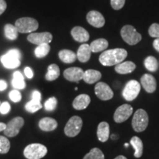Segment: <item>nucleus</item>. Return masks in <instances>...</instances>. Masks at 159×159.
Instances as JSON below:
<instances>
[{
	"mask_svg": "<svg viewBox=\"0 0 159 159\" xmlns=\"http://www.w3.org/2000/svg\"><path fill=\"white\" fill-rule=\"evenodd\" d=\"M128 56V52L125 49L116 48L103 52L99 57L100 63L105 66H112L122 63Z\"/></svg>",
	"mask_w": 159,
	"mask_h": 159,
	"instance_id": "obj_1",
	"label": "nucleus"
},
{
	"mask_svg": "<svg viewBox=\"0 0 159 159\" xmlns=\"http://www.w3.org/2000/svg\"><path fill=\"white\" fill-rule=\"evenodd\" d=\"M21 54L19 49H12L0 57V61L6 69H13L19 67L21 64Z\"/></svg>",
	"mask_w": 159,
	"mask_h": 159,
	"instance_id": "obj_2",
	"label": "nucleus"
},
{
	"mask_svg": "<svg viewBox=\"0 0 159 159\" xmlns=\"http://www.w3.org/2000/svg\"><path fill=\"white\" fill-rule=\"evenodd\" d=\"M47 151L44 145L34 143L26 147L24 150V156L27 159H41L47 155Z\"/></svg>",
	"mask_w": 159,
	"mask_h": 159,
	"instance_id": "obj_3",
	"label": "nucleus"
},
{
	"mask_svg": "<svg viewBox=\"0 0 159 159\" xmlns=\"http://www.w3.org/2000/svg\"><path fill=\"white\" fill-rule=\"evenodd\" d=\"M15 27L21 33H31L39 28V22L37 20L30 17H23L16 20Z\"/></svg>",
	"mask_w": 159,
	"mask_h": 159,
	"instance_id": "obj_4",
	"label": "nucleus"
},
{
	"mask_svg": "<svg viewBox=\"0 0 159 159\" xmlns=\"http://www.w3.org/2000/svg\"><path fill=\"white\" fill-rule=\"evenodd\" d=\"M149 118L148 113L143 109L137 110L132 119V126L136 132L140 133L146 130L148 128Z\"/></svg>",
	"mask_w": 159,
	"mask_h": 159,
	"instance_id": "obj_5",
	"label": "nucleus"
},
{
	"mask_svg": "<svg viewBox=\"0 0 159 159\" xmlns=\"http://www.w3.org/2000/svg\"><path fill=\"white\" fill-rule=\"evenodd\" d=\"M121 36L129 45H136L142 41V35L131 25H125L121 30Z\"/></svg>",
	"mask_w": 159,
	"mask_h": 159,
	"instance_id": "obj_6",
	"label": "nucleus"
},
{
	"mask_svg": "<svg viewBox=\"0 0 159 159\" xmlns=\"http://www.w3.org/2000/svg\"><path fill=\"white\" fill-rule=\"evenodd\" d=\"M83 127V120L78 116L71 117L67 122L64 128L66 136L68 137H75L80 132Z\"/></svg>",
	"mask_w": 159,
	"mask_h": 159,
	"instance_id": "obj_7",
	"label": "nucleus"
},
{
	"mask_svg": "<svg viewBox=\"0 0 159 159\" xmlns=\"http://www.w3.org/2000/svg\"><path fill=\"white\" fill-rule=\"evenodd\" d=\"M141 91V84L138 81L131 80L125 85L122 91V96L127 101H133L138 97Z\"/></svg>",
	"mask_w": 159,
	"mask_h": 159,
	"instance_id": "obj_8",
	"label": "nucleus"
},
{
	"mask_svg": "<svg viewBox=\"0 0 159 159\" xmlns=\"http://www.w3.org/2000/svg\"><path fill=\"white\" fill-rule=\"evenodd\" d=\"M25 120L22 117L17 116L12 119L6 125V128L4 130V134L7 137H15L19 134L21 128L24 126Z\"/></svg>",
	"mask_w": 159,
	"mask_h": 159,
	"instance_id": "obj_9",
	"label": "nucleus"
},
{
	"mask_svg": "<svg viewBox=\"0 0 159 159\" xmlns=\"http://www.w3.org/2000/svg\"><path fill=\"white\" fill-rule=\"evenodd\" d=\"M95 94L99 99L103 101L109 100L114 97V92L108 84L104 82L97 83L94 88Z\"/></svg>",
	"mask_w": 159,
	"mask_h": 159,
	"instance_id": "obj_10",
	"label": "nucleus"
},
{
	"mask_svg": "<svg viewBox=\"0 0 159 159\" xmlns=\"http://www.w3.org/2000/svg\"><path fill=\"white\" fill-rule=\"evenodd\" d=\"M133 111L134 109L132 106L128 104H124L119 106L115 111L114 115L115 122L122 123L125 122L132 115Z\"/></svg>",
	"mask_w": 159,
	"mask_h": 159,
	"instance_id": "obj_11",
	"label": "nucleus"
},
{
	"mask_svg": "<svg viewBox=\"0 0 159 159\" xmlns=\"http://www.w3.org/2000/svg\"><path fill=\"white\" fill-rule=\"evenodd\" d=\"M27 40L32 43L41 45L43 43H49L52 41V35L48 32L43 33H32L27 36Z\"/></svg>",
	"mask_w": 159,
	"mask_h": 159,
	"instance_id": "obj_12",
	"label": "nucleus"
},
{
	"mask_svg": "<svg viewBox=\"0 0 159 159\" xmlns=\"http://www.w3.org/2000/svg\"><path fill=\"white\" fill-rule=\"evenodd\" d=\"M86 19L89 25L96 28H101L105 25V20L103 16L97 11H89L86 16Z\"/></svg>",
	"mask_w": 159,
	"mask_h": 159,
	"instance_id": "obj_13",
	"label": "nucleus"
},
{
	"mask_svg": "<svg viewBox=\"0 0 159 159\" xmlns=\"http://www.w3.org/2000/svg\"><path fill=\"white\" fill-rule=\"evenodd\" d=\"M84 71L79 67H70L63 71V76L70 82L78 83L83 79Z\"/></svg>",
	"mask_w": 159,
	"mask_h": 159,
	"instance_id": "obj_14",
	"label": "nucleus"
},
{
	"mask_svg": "<svg viewBox=\"0 0 159 159\" xmlns=\"http://www.w3.org/2000/svg\"><path fill=\"white\" fill-rule=\"evenodd\" d=\"M141 84L148 93H153L156 90L157 83L156 78L150 74H144L141 77Z\"/></svg>",
	"mask_w": 159,
	"mask_h": 159,
	"instance_id": "obj_15",
	"label": "nucleus"
},
{
	"mask_svg": "<svg viewBox=\"0 0 159 159\" xmlns=\"http://www.w3.org/2000/svg\"><path fill=\"white\" fill-rule=\"evenodd\" d=\"M71 36L77 42L84 43L89 41V33L82 27H75L71 31Z\"/></svg>",
	"mask_w": 159,
	"mask_h": 159,
	"instance_id": "obj_16",
	"label": "nucleus"
},
{
	"mask_svg": "<svg viewBox=\"0 0 159 159\" xmlns=\"http://www.w3.org/2000/svg\"><path fill=\"white\" fill-rule=\"evenodd\" d=\"M91 102V98L88 94H80L74 99L72 102L73 108L76 110H84Z\"/></svg>",
	"mask_w": 159,
	"mask_h": 159,
	"instance_id": "obj_17",
	"label": "nucleus"
},
{
	"mask_svg": "<svg viewBox=\"0 0 159 159\" xmlns=\"http://www.w3.org/2000/svg\"><path fill=\"white\" fill-rule=\"evenodd\" d=\"M97 138L101 142H105L108 140L110 136V127L108 122H100L97 128Z\"/></svg>",
	"mask_w": 159,
	"mask_h": 159,
	"instance_id": "obj_18",
	"label": "nucleus"
},
{
	"mask_svg": "<svg viewBox=\"0 0 159 159\" xmlns=\"http://www.w3.org/2000/svg\"><path fill=\"white\" fill-rule=\"evenodd\" d=\"M91 49L90 45L87 43H83L79 47L78 50L77 52V58L79 61L82 63H86L90 60L91 55Z\"/></svg>",
	"mask_w": 159,
	"mask_h": 159,
	"instance_id": "obj_19",
	"label": "nucleus"
},
{
	"mask_svg": "<svg viewBox=\"0 0 159 159\" xmlns=\"http://www.w3.org/2000/svg\"><path fill=\"white\" fill-rule=\"evenodd\" d=\"M39 126L41 130L49 132L55 130L57 128V122L55 119L50 117H44L39 121Z\"/></svg>",
	"mask_w": 159,
	"mask_h": 159,
	"instance_id": "obj_20",
	"label": "nucleus"
},
{
	"mask_svg": "<svg viewBox=\"0 0 159 159\" xmlns=\"http://www.w3.org/2000/svg\"><path fill=\"white\" fill-rule=\"evenodd\" d=\"M136 66L132 61H123L115 66V71L118 74L126 75L130 74L136 69Z\"/></svg>",
	"mask_w": 159,
	"mask_h": 159,
	"instance_id": "obj_21",
	"label": "nucleus"
},
{
	"mask_svg": "<svg viewBox=\"0 0 159 159\" xmlns=\"http://www.w3.org/2000/svg\"><path fill=\"white\" fill-rule=\"evenodd\" d=\"M102 77V74L100 71L94 70V69H88L83 73V80L88 84H93V83L98 82Z\"/></svg>",
	"mask_w": 159,
	"mask_h": 159,
	"instance_id": "obj_22",
	"label": "nucleus"
},
{
	"mask_svg": "<svg viewBox=\"0 0 159 159\" xmlns=\"http://www.w3.org/2000/svg\"><path fill=\"white\" fill-rule=\"evenodd\" d=\"M59 58L65 63H74L77 58V55L73 51L69 49H62L58 53Z\"/></svg>",
	"mask_w": 159,
	"mask_h": 159,
	"instance_id": "obj_23",
	"label": "nucleus"
},
{
	"mask_svg": "<svg viewBox=\"0 0 159 159\" xmlns=\"http://www.w3.org/2000/svg\"><path fill=\"white\" fill-rule=\"evenodd\" d=\"M108 47V42L105 39H99L91 42L90 47L92 52L97 53L99 52H102L107 49Z\"/></svg>",
	"mask_w": 159,
	"mask_h": 159,
	"instance_id": "obj_24",
	"label": "nucleus"
},
{
	"mask_svg": "<svg viewBox=\"0 0 159 159\" xmlns=\"http://www.w3.org/2000/svg\"><path fill=\"white\" fill-rule=\"evenodd\" d=\"M130 144L132 145L135 150L134 156L137 158L142 157L143 154V143L142 139L138 136H134L130 139Z\"/></svg>",
	"mask_w": 159,
	"mask_h": 159,
	"instance_id": "obj_25",
	"label": "nucleus"
},
{
	"mask_svg": "<svg viewBox=\"0 0 159 159\" xmlns=\"http://www.w3.org/2000/svg\"><path fill=\"white\" fill-rule=\"evenodd\" d=\"M12 85L16 89H24L26 87V83L25 82L22 74L19 71H15L13 73V78L12 80Z\"/></svg>",
	"mask_w": 159,
	"mask_h": 159,
	"instance_id": "obj_26",
	"label": "nucleus"
},
{
	"mask_svg": "<svg viewBox=\"0 0 159 159\" xmlns=\"http://www.w3.org/2000/svg\"><path fill=\"white\" fill-rule=\"evenodd\" d=\"M60 76V68L58 66L55 64H50L48 66L47 73L46 74L45 78L48 81H53L58 78Z\"/></svg>",
	"mask_w": 159,
	"mask_h": 159,
	"instance_id": "obj_27",
	"label": "nucleus"
},
{
	"mask_svg": "<svg viewBox=\"0 0 159 159\" xmlns=\"http://www.w3.org/2000/svg\"><path fill=\"white\" fill-rule=\"evenodd\" d=\"M5 35L7 39L14 41L19 36V31L14 25L7 24L5 26Z\"/></svg>",
	"mask_w": 159,
	"mask_h": 159,
	"instance_id": "obj_28",
	"label": "nucleus"
},
{
	"mask_svg": "<svg viewBox=\"0 0 159 159\" xmlns=\"http://www.w3.org/2000/svg\"><path fill=\"white\" fill-rule=\"evenodd\" d=\"M144 66L148 71L155 72L158 70V63L156 58L153 56H148L144 60Z\"/></svg>",
	"mask_w": 159,
	"mask_h": 159,
	"instance_id": "obj_29",
	"label": "nucleus"
},
{
	"mask_svg": "<svg viewBox=\"0 0 159 159\" xmlns=\"http://www.w3.org/2000/svg\"><path fill=\"white\" fill-rule=\"evenodd\" d=\"M50 51V46L49 43H43L39 45L35 49V55L38 58H43L49 54Z\"/></svg>",
	"mask_w": 159,
	"mask_h": 159,
	"instance_id": "obj_30",
	"label": "nucleus"
},
{
	"mask_svg": "<svg viewBox=\"0 0 159 159\" xmlns=\"http://www.w3.org/2000/svg\"><path fill=\"white\" fill-rule=\"evenodd\" d=\"M42 108V105H41V101L35 100V99H32L30 102H28L25 105V109L27 112L35 113L40 109Z\"/></svg>",
	"mask_w": 159,
	"mask_h": 159,
	"instance_id": "obj_31",
	"label": "nucleus"
},
{
	"mask_svg": "<svg viewBox=\"0 0 159 159\" xmlns=\"http://www.w3.org/2000/svg\"><path fill=\"white\" fill-rule=\"evenodd\" d=\"M83 159H105L104 154L100 149L94 148L84 156Z\"/></svg>",
	"mask_w": 159,
	"mask_h": 159,
	"instance_id": "obj_32",
	"label": "nucleus"
},
{
	"mask_svg": "<svg viewBox=\"0 0 159 159\" xmlns=\"http://www.w3.org/2000/svg\"><path fill=\"white\" fill-rule=\"evenodd\" d=\"M11 143L6 137L0 136V154H6L9 152Z\"/></svg>",
	"mask_w": 159,
	"mask_h": 159,
	"instance_id": "obj_33",
	"label": "nucleus"
},
{
	"mask_svg": "<svg viewBox=\"0 0 159 159\" xmlns=\"http://www.w3.org/2000/svg\"><path fill=\"white\" fill-rule=\"evenodd\" d=\"M57 105V100L55 97H50L44 103V108L47 111H53L56 108Z\"/></svg>",
	"mask_w": 159,
	"mask_h": 159,
	"instance_id": "obj_34",
	"label": "nucleus"
},
{
	"mask_svg": "<svg viewBox=\"0 0 159 159\" xmlns=\"http://www.w3.org/2000/svg\"><path fill=\"white\" fill-rule=\"evenodd\" d=\"M148 33L151 37L159 39V24H152L149 28Z\"/></svg>",
	"mask_w": 159,
	"mask_h": 159,
	"instance_id": "obj_35",
	"label": "nucleus"
},
{
	"mask_svg": "<svg viewBox=\"0 0 159 159\" xmlns=\"http://www.w3.org/2000/svg\"><path fill=\"white\" fill-rule=\"evenodd\" d=\"M9 97L13 102H19L21 99V94L17 89H14L10 92Z\"/></svg>",
	"mask_w": 159,
	"mask_h": 159,
	"instance_id": "obj_36",
	"label": "nucleus"
},
{
	"mask_svg": "<svg viewBox=\"0 0 159 159\" xmlns=\"http://www.w3.org/2000/svg\"><path fill=\"white\" fill-rule=\"evenodd\" d=\"M125 0H111V5L113 9L118 11L124 7Z\"/></svg>",
	"mask_w": 159,
	"mask_h": 159,
	"instance_id": "obj_37",
	"label": "nucleus"
},
{
	"mask_svg": "<svg viewBox=\"0 0 159 159\" xmlns=\"http://www.w3.org/2000/svg\"><path fill=\"white\" fill-rule=\"evenodd\" d=\"M11 111V105L9 104V102H4L0 105V113L2 114H8Z\"/></svg>",
	"mask_w": 159,
	"mask_h": 159,
	"instance_id": "obj_38",
	"label": "nucleus"
},
{
	"mask_svg": "<svg viewBox=\"0 0 159 159\" xmlns=\"http://www.w3.org/2000/svg\"><path fill=\"white\" fill-rule=\"evenodd\" d=\"M25 75L27 78L32 79L33 77V71L30 67H26L25 69Z\"/></svg>",
	"mask_w": 159,
	"mask_h": 159,
	"instance_id": "obj_39",
	"label": "nucleus"
},
{
	"mask_svg": "<svg viewBox=\"0 0 159 159\" xmlns=\"http://www.w3.org/2000/svg\"><path fill=\"white\" fill-rule=\"evenodd\" d=\"M32 99H35V100L41 101V94L39 91H34L32 94Z\"/></svg>",
	"mask_w": 159,
	"mask_h": 159,
	"instance_id": "obj_40",
	"label": "nucleus"
},
{
	"mask_svg": "<svg viewBox=\"0 0 159 159\" xmlns=\"http://www.w3.org/2000/svg\"><path fill=\"white\" fill-rule=\"evenodd\" d=\"M7 8V3L5 0H0V15H2Z\"/></svg>",
	"mask_w": 159,
	"mask_h": 159,
	"instance_id": "obj_41",
	"label": "nucleus"
},
{
	"mask_svg": "<svg viewBox=\"0 0 159 159\" xmlns=\"http://www.w3.org/2000/svg\"><path fill=\"white\" fill-rule=\"evenodd\" d=\"M7 85L6 81L3 80H0V91H5L7 89Z\"/></svg>",
	"mask_w": 159,
	"mask_h": 159,
	"instance_id": "obj_42",
	"label": "nucleus"
},
{
	"mask_svg": "<svg viewBox=\"0 0 159 159\" xmlns=\"http://www.w3.org/2000/svg\"><path fill=\"white\" fill-rule=\"evenodd\" d=\"M152 46H153L154 49L159 52V39H156L154 40L153 43H152Z\"/></svg>",
	"mask_w": 159,
	"mask_h": 159,
	"instance_id": "obj_43",
	"label": "nucleus"
},
{
	"mask_svg": "<svg viewBox=\"0 0 159 159\" xmlns=\"http://www.w3.org/2000/svg\"><path fill=\"white\" fill-rule=\"evenodd\" d=\"M6 128V125L3 122H0V132L2 131H4Z\"/></svg>",
	"mask_w": 159,
	"mask_h": 159,
	"instance_id": "obj_44",
	"label": "nucleus"
},
{
	"mask_svg": "<svg viewBox=\"0 0 159 159\" xmlns=\"http://www.w3.org/2000/svg\"><path fill=\"white\" fill-rule=\"evenodd\" d=\"M114 159H128L126 157H125L124 156H118L117 157H116Z\"/></svg>",
	"mask_w": 159,
	"mask_h": 159,
	"instance_id": "obj_45",
	"label": "nucleus"
},
{
	"mask_svg": "<svg viewBox=\"0 0 159 159\" xmlns=\"http://www.w3.org/2000/svg\"><path fill=\"white\" fill-rule=\"evenodd\" d=\"M111 139H116L117 137L116 136V135H115V134H113L112 136H111Z\"/></svg>",
	"mask_w": 159,
	"mask_h": 159,
	"instance_id": "obj_46",
	"label": "nucleus"
},
{
	"mask_svg": "<svg viewBox=\"0 0 159 159\" xmlns=\"http://www.w3.org/2000/svg\"><path fill=\"white\" fill-rule=\"evenodd\" d=\"M125 148H128V147L129 146V144H128V143H126V144H125Z\"/></svg>",
	"mask_w": 159,
	"mask_h": 159,
	"instance_id": "obj_47",
	"label": "nucleus"
},
{
	"mask_svg": "<svg viewBox=\"0 0 159 159\" xmlns=\"http://www.w3.org/2000/svg\"><path fill=\"white\" fill-rule=\"evenodd\" d=\"M0 105H1V104H0Z\"/></svg>",
	"mask_w": 159,
	"mask_h": 159,
	"instance_id": "obj_48",
	"label": "nucleus"
}]
</instances>
